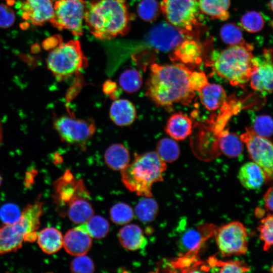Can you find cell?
Returning <instances> with one entry per match:
<instances>
[{
  "label": "cell",
  "mask_w": 273,
  "mask_h": 273,
  "mask_svg": "<svg viewBox=\"0 0 273 273\" xmlns=\"http://www.w3.org/2000/svg\"><path fill=\"white\" fill-rule=\"evenodd\" d=\"M63 237L61 232L53 227L41 230L37 236V242L45 253L52 254L57 252L63 246Z\"/></svg>",
  "instance_id": "24"
},
{
  "label": "cell",
  "mask_w": 273,
  "mask_h": 273,
  "mask_svg": "<svg viewBox=\"0 0 273 273\" xmlns=\"http://www.w3.org/2000/svg\"><path fill=\"white\" fill-rule=\"evenodd\" d=\"M165 129L173 139L183 140L192 132V121L188 116L180 112L175 113L168 118Z\"/></svg>",
  "instance_id": "20"
},
{
  "label": "cell",
  "mask_w": 273,
  "mask_h": 273,
  "mask_svg": "<svg viewBox=\"0 0 273 273\" xmlns=\"http://www.w3.org/2000/svg\"><path fill=\"white\" fill-rule=\"evenodd\" d=\"M167 165L156 152L135 153L133 160L121 171V179L127 189L138 195L151 197L153 184L163 180Z\"/></svg>",
  "instance_id": "4"
},
{
  "label": "cell",
  "mask_w": 273,
  "mask_h": 273,
  "mask_svg": "<svg viewBox=\"0 0 273 273\" xmlns=\"http://www.w3.org/2000/svg\"><path fill=\"white\" fill-rule=\"evenodd\" d=\"M263 56L264 60L259 59L258 67L251 75L249 81L254 90L270 94L272 90L273 79L271 50H265Z\"/></svg>",
  "instance_id": "15"
},
{
  "label": "cell",
  "mask_w": 273,
  "mask_h": 273,
  "mask_svg": "<svg viewBox=\"0 0 273 273\" xmlns=\"http://www.w3.org/2000/svg\"><path fill=\"white\" fill-rule=\"evenodd\" d=\"M220 36L224 42L231 46L245 42L241 29L234 23L223 25L220 30Z\"/></svg>",
  "instance_id": "37"
},
{
  "label": "cell",
  "mask_w": 273,
  "mask_h": 273,
  "mask_svg": "<svg viewBox=\"0 0 273 273\" xmlns=\"http://www.w3.org/2000/svg\"><path fill=\"white\" fill-rule=\"evenodd\" d=\"M70 269L73 272L90 273L95 270V265L92 259L87 256H77L70 264Z\"/></svg>",
  "instance_id": "40"
},
{
  "label": "cell",
  "mask_w": 273,
  "mask_h": 273,
  "mask_svg": "<svg viewBox=\"0 0 273 273\" xmlns=\"http://www.w3.org/2000/svg\"><path fill=\"white\" fill-rule=\"evenodd\" d=\"M104 159L109 168L121 171L129 164L130 155L128 149L123 145L114 144L106 150Z\"/></svg>",
  "instance_id": "25"
},
{
  "label": "cell",
  "mask_w": 273,
  "mask_h": 273,
  "mask_svg": "<svg viewBox=\"0 0 273 273\" xmlns=\"http://www.w3.org/2000/svg\"><path fill=\"white\" fill-rule=\"evenodd\" d=\"M243 143L240 138L234 133L224 131L220 134V149L228 157L235 158L241 155L243 150Z\"/></svg>",
  "instance_id": "27"
},
{
  "label": "cell",
  "mask_w": 273,
  "mask_h": 273,
  "mask_svg": "<svg viewBox=\"0 0 273 273\" xmlns=\"http://www.w3.org/2000/svg\"><path fill=\"white\" fill-rule=\"evenodd\" d=\"M92 239L81 225L68 231L63 237V246L73 256L85 255L90 250Z\"/></svg>",
  "instance_id": "16"
},
{
  "label": "cell",
  "mask_w": 273,
  "mask_h": 273,
  "mask_svg": "<svg viewBox=\"0 0 273 273\" xmlns=\"http://www.w3.org/2000/svg\"><path fill=\"white\" fill-rule=\"evenodd\" d=\"M161 12L157 0H141L137 7V13L143 20L151 22L155 21Z\"/></svg>",
  "instance_id": "34"
},
{
  "label": "cell",
  "mask_w": 273,
  "mask_h": 273,
  "mask_svg": "<svg viewBox=\"0 0 273 273\" xmlns=\"http://www.w3.org/2000/svg\"><path fill=\"white\" fill-rule=\"evenodd\" d=\"M80 225L92 238L96 239L105 237L110 229L108 221L100 215H93L87 221Z\"/></svg>",
  "instance_id": "31"
},
{
  "label": "cell",
  "mask_w": 273,
  "mask_h": 273,
  "mask_svg": "<svg viewBox=\"0 0 273 273\" xmlns=\"http://www.w3.org/2000/svg\"><path fill=\"white\" fill-rule=\"evenodd\" d=\"M253 47L246 42L231 46L216 54L211 61L213 70L234 86H244L259 64L252 53Z\"/></svg>",
  "instance_id": "3"
},
{
  "label": "cell",
  "mask_w": 273,
  "mask_h": 273,
  "mask_svg": "<svg viewBox=\"0 0 273 273\" xmlns=\"http://www.w3.org/2000/svg\"><path fill=\"white\" fill-rule=\"evenodd\" d=\"M118 238L124 248L132 251L144 248L148 243L141 228L134 224L122 227L119 231Z\"/></svg>",
  "instance_id": "21"
},
{
  "label": "cell",
  "mask_w": 273,
  "mask_h": 273,
  "mask_svg": "<svg viewBox=\"0 0 273 273\" xmlns=\"http://www.w3.org/2000/svg\"><path fill=\"white\" fill-rule=\"evenodd\" d=\"M247 232L240 221H231L219 228L215 241L221 254L225 256L245 254L248 251Z\"/></svg>",
  "instance_id": "10"
},
{
  "label": "cell",
  "mask_w": 273,
  "mask_h": 273,
  "mask_svg": "<svg viewBox=\"0 0 273 273\" xmlns=\"http://www.w3.org/2000/svg\"><path fill=\"white\" fill-rule=\"evenodd\" d=\"M15 14L9 6L0 4V28H7L12 26L15 22Z\"/></svg>",
  "instance_id": "42"
},
{
  "label": "cell",
  "mask_w": 273,
  "mask_h": 273,
  "mask_svg": "<svg viewBox=\"0 0 273 273\" xmlns=\"http://www.w3.org/2000/svg\"><path fill=\"white\" fill-rule=\"evenodd\" d=\"M259 232V237L263 243V249L268 251L272 245L273 216L268 213L263 218L257 228Z\"/></svg>",
  "instance_id": "38"
},
{
  "label": "cell",
  "mask_w": 273,
  "mask_h": 273,
  "mask_svg": "<svg viewBox=\"0 0 273 273\" xmlns=\"http://www.w3.org/2000/svg\"><path fill=\"white\" fill-rule=\"evenodd\" d=\"M198 92L201 103L210 111L220 108L226 100L225 90L218 84L208 83Z\"/></svg>",
  "instance_id": "22"
},
{
  "label": "cell",
  "mask_w": 273,
  "mask_h": 273,
  "mask_svg": "<svg viewBox=\"0 0 273 273\" xmlns=\"http://www.w3.org/2000/svg\"><path fill=\"white\" fill-rule=\"evenodd\" d=\"M200 11L212 19L226 20L230 17V0H198Z\"/></svg>",
  "instance_id": "26"
},
{
  "label": "cell",
  "mask_w": 273,
  "mask_h": 273,
  "mask_svg": "<svg viewBox=\"0 0 273 273\" xmlns=\"http://www.w3.org/2000/svg\"><path fill=\"white\" fill-rule=\"evenodd\" d=\"M200 45L196 41L187 38L173 50L172 60L181 63H199L201 60Z\"/></svg>",
  "instance_id": "23"
},
{
  "label": "cell",
  "mask_w": 273,
  "mask_h": 273,
  "mask_svg": "<svg viewBox=\"0 0 273 273\" xmlns=\"http://www.w3.org/2000/svg\"><path fill=\"white\" fill-rule=\"evenodd\" d=\"M110 117L118 126H127L134 121L136 113L134 105L126 99H117L112 104L110 109Z\"/></svg>",
  "instance_id": "19"
},
{
  "label": "cell",
  "mask_w": 273,
  "mask_h": 273,
  "mask_svg": "<svg viewBox=\"0 0 273 273\" xmlns=\"http://www.w3.org/2000/svg\"><path fill=\"white\" fill-rule=\"evenodd\" d=\"M189 36L190 33L162 22L149 31L147 40L156 50L167 52L173 51Z\"/></svg>",
  "instance_id": "12"
},
{
  "label": "cell",
  "mask_w": 273,
  "mask_h": 273,
  "mask_svg": "<svg viewBox=\"0 0 273 273\" xmlns=\"http://www.w3.org/2000/svg\"><path fill=\"white\" fill-rule=\"evenodd\" d=\"M62 40V38L60 35H54L47 38L42 42V47L46 50H52L56 47Z\"/></svg>",
  "instance_id": "45"
},
{
  "label": "cell",
  "mask_w": 273,
  "mask_h": 273,
  "mask_svg": "<svg viewBox=\"0 0 273 273\" xmlns=\"http://www.w3.org/2000/svg\"><path fill=\"white\" fill-rule=\"evenodd\" d=\"M208 263L215 271L218 272H246L250 270L247 264L240 260L223 261L215 257H210Z\"/></svg>",
  "instance_id": "29"
},
{
  "label": "cell",
  "mask_w": 273,
  "mask_h": 273,
  "mask_svg": "<svg viewBox=\"0 0 273 273\" xmlns=\"http://www.w3.org/2000/svg\"><path fill=\"white\" fill-rule=\"evenodd\" d=\"M191 72L183 63L152 64L146 83L147 96L156 104L168 110L175 103L189 105L195 96L189 84Z\"/></svg>",
  "instance_id": "1"
},
{
  "label": "cell",
  "mask_w": 273,
  "mask_h": 273,
  "mask_svg": "<svg viewBox=\"0 0 273 273\" xmlns=\"http://www.w3.org/2000/svg\"><path fill=\"white\" fill-rule=\"evenodd\" d=\"M54 125L61 139L67 144L85 148L87 141L96 131L92 120L62 116L55 120Z\"/></svg>",
  "instance_id": "9"
},
{
  "label": "cell",
  "mask_w": 273,
  "mask_h": 273,
  "mask_svg": "<svg viewBox=\"0 0 273 273\" xmlns=\"http://www.w3.org/2000/svg\"><path fill=\"white\" fill-rule=\"evenodd\" d=\"M20 214L18 207L13 204H5L0 209V218L4 223L15 222Z\"/></svg>",
  "instance_id": "41"
},
{
  "label": "cell",
  "mask_w": 273,
  "mask_h": 273,
  "mask_svg": "<svg viewBox=\"0 0 273 273\" xmlns=\"http://www.w3.org/2000/svg\"><path fill=\"white\" fill-rule=\"evenodd\" d=\"M2 176H1V175L0 174V186L2 185Z\"/></svg>",
  "instance_id": "47"
},
{
  "label": "cell",
  "mask_w": 273,
  "mask_h": 273,
  "mask_svg": "<svg viewBox=\"0 0 273 273\" xmlns=\"http://www.w3.org/2000/svg\"><path fill=\"white\" fill-rule=\"evenodd\" d=\"M161 12L169 23L190 33L198 23V0H162Z\"/></svg>",
  "instance_id": "8"
},
{
  "label": "cell",
  "mask_w": 273,
  "mask_h": 273,
  "mask_svg": "<svg viewBox=\"0 0 273 273\" xmlns=\"http://www.w3.org/2000/svg\"><path fill=\"white\" fill-rule=\"evenodd\" d=\"M253 131L257 134L269 138L272 133V120L267 115H259L253 121Z\"/></svg>",
  "instance_id": "39"
},
{
  "label": "cell",
  "mask_w": 273,
  "mask_h": 273,
  "mask_svg": "<svg viewBox=\"0 0 273 273\" xmlns=\"http://www.w3.org/2000/svg\"><path fill=\"white\" fill-rule=\"evenodd\" d=\"M272 197L273 189L272 187H270L267 189L264 195L265 208L270 213L272 211Z\"/></svg>",
  "instance_id": "46"
},
{
  "label": "cell",
  "mask_w": 273,
  "mask_h": 273,
  "mask_svg": "<svg viewBox=\"0 0 273 273\" xmlns=\"http://www.w3.org/2000/svg\"><path fill=\"white\" fill-rule=\"evenodd\" d=\"M53 200L58 213L61 215L72 200L81 196H89L82 179H76L69 171L55 181Z\"/></svg>",
  "instance_id": "13"
},
{
  "label": "cell",
  "mask_w": 273,
  "mask_h": 273,
  "mask_svg": "<svg viewBox=\"0 0 273 273\" xmlns=\"http://www.w3.org/2000/svg\"><path fill=\"white\" fill-rule=\"evenodd\" d=\"M85 5L84 0H57L50 23L59 30H67L75 36H81Z\"/></svg>",
  "instance_id": "7"
},
{
  "label": "cell",
  "mask_w": 273,
  "mask_h": 273,
  "mask_svg": "<svg viewBox=\"0 0 273 273\" xmlns=\"http://www.w3.org/2000/svg\"><path fill=\"white\" fill-rule=\"evenodd\" d=\"M150 197H145L142 199L135 207L136 216L144 222H149L154 220L158 212L157 202Z\"/></svg>",
  "instance_id": "28"
},
{
  "label": "cell",
  "mask_w": 273,
  "mask_h": 273,
  "mask_svg": "<svg viewBox=\"0 0 273 273\" xmlns=\"http://www.w3.org/2000/svg\"><path fill=\"white\" fill-rule=\"evenodd\" d=\"M208 83V78L204 72L192 71L189 77V84L194 91L199 92Z\"/></svg>",
  "instance_id": "43"
},
{
  "label": "cell",
  "mask_w": 273,
  "mask_h": 273,
  "mask_svg": "<svg viewBox=\"0 0 273 273\" xmlns=\"http://www.w3.org/2000/svg\"><path fill=\"white\" fill-rule=\"evenodd\" d=\"M20 9L22 18L35 26L50 22L54 16L53 0H24Z\"/></svg>",
  "instance_id": "14"
},
{
  "label": "cell",
  "mask_w": 273,
  "mask_h": 273,
  "mask_svg": "<svg viewBox=\"0 0 273 273\" xmlns=\"http://www.w3.org/2000/svg\"><path fill=\"white\" fill-rule=\"evenodd\" d=\"M156 153L165 163H171L176 160L179 157L180 149L174 140L164 138L158 142Z\"/></svg>",
  "instance_id": "30"
},
{
  "label": "cell",
  "mask_w": 273,
  "mask_h": 273,
  "mask_svg": "<svg viewBox=\"0 0 273 273\" xmlns=\"http://www.w3.org/2000/svg\"><path fill=\"white\" fill-rule=\"evenodd\" d=\"M87 64L78 40H62L51 50L47 59L48 68L58 80L72 76L86 68Z\"/></svg>",
  "instance_id": "6"
},
{
  "label": "cell",
  "mask_w": 273,
  "mask_h": 273,
  "mask_svg": "<svg viewBox=\"0 0 273 273\" xmlns=\"http://www.w3.org/2000/svg\"><path fill=\"white\" fill-rule=\"evenodd\" d=\"M240 24L246 31L255 33L262 29L264 25V21L259 13L256 11H250L241 17Z\"/></svg>",
  "instance_id": "35"
},
{
  "label": "cell",
  "mask_w": 273,
  "mask_h": 273,
  "mask_svg": "<svg viewBox=\"0 0 273 273\" xmlns=\"http://www.w3.org/2000/svg\"><path fill=\"white\" fill-rule=\"evenodd\" d=\"M104 93L111 99H117L119 95V91L116 82L110 80H106L103 85Z\"/></svg>",
  "instance_id": "44"
},
{
  "label": "cell",
  "mask_w": 273,
  "mask_h": 273,
  "mask_svg": "<svg viewBox=\"0 0 273 273\" xmlns=\"http://www.w3.org/2000/svg\"><path fill=\"white\" fill-rule=\"evenodd\" d=\"M245 143L250 158L265 172L267 180L272 178L273 147L268 138L255 133L251 127L246 128V131L241 136Z\"/></svg>",
  "instance_id": "11"
},
{
  "label": "cell",
  "mask_w": 273,
  "mask_h": 273,
  "mask_svg": "<svg viewBox=\"0 0 273 273\" xmlns=\"http://www.w3.org/2000/svg\"><path fill=\"white\" fill-rule=\"evenodd\" d=\"M110 215L113 222L117 224H124L133 219L134 214L129 205L124 203H118L112 207Z\"/></svg>",
  "instance_id": "36"
},
{
  "label": "cell",
  "mask_w": 273,
  "mask_h": 273,
  "mask_svg": "<svg viewBox=\"0 0 273 273\" xmlns=\"http://www.w3.org/2000/svg\"><path fill=\"white\" fill-rule=\"evenodd\" d=\"M43 205L38 197L34 203L23 209L17 220L0 227V255L17 251L24 242L36 240L37 231L43 213Z\"/></svg>",
  "instance_id": "5"
},
{
  "label": "cell",
  "mask_w": 273,
  "mask_h": 273,
  "mask_svg": "<svg viewBox=\"0 0 273 273\" xmlns=\"http://www.w3.org/2000/svg\"><path fill=\"white\" fill-rule=\"evenodd\" d=\"M200 231L190 229L185 232L180 239V247L188 253H196L204 241Z\"/></svg>",
  "instance_id": "33"
},
{
  "label": "cell",
  "mask_w": 273,
  "mask_h": 273,
  "mask_svg": "<svg viewBox=\"0 0 273 273\" xmlns=\"http://www.w3.org/2000/svg\"><path fill=\"white\" fill-rule=\"evenodd\" d=\"M238 177L243 187L248 190L257 189L267 181L263 169L253 161L247 162L240 167Z\"/></svg>",
  "instance_id": "18"
},
{
  "label": "cell",
  "mask_w": 273,
  "mask_h": 273,
  "mask_svg": "<svg viewBox=\"0 0 273 273\" xmlns=\"http://www.w3.org/2000/svg\"><path fill=\"white\" fill-rule=\"evenodd\" d=\"M119 82L123 90L132 93L137 92L141 87L143 83L142 77L138 70L128 69L121 74Z\"/></svg>",
  "instance_id": "32"
},
{
  "label": "cell",
  "mask_w": 273,
  "mask_h": 273,
  "mask_svg": "<svg viewBox=\"0 0 273 273\" xmlns=\"http://www.w3.org/2000/svg\"><path fill=\"white\" fill-rule=\"evenodd\" d=\"M132 17L126 0H90L86 2L84 20L97 38L108 40L129 31Z\"/></svg>",
  "instance_id": "2"
},
{
  "label": "cell",
  "mask_w": 273,
  "mask_h": 273,
  "mask_svg": "<svg viewBox=\"0 0 273 273\" xmlns=\"http://www.w3.org/2000/svg\"><path fill=\"white\" fill-rule=\"evenodd\" d=\"M90 196H79L66 206L61 215L67 216L73 222L82 224L94 215V210L89 201Z\"/></svg>",
  "instance_id": "17"
}]
</instances>
